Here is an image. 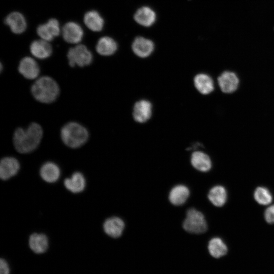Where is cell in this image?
<instances>
[{
  "mask_svg": "<svg viewBox=\"0 0 274 274\" xmlns=\"http://www.w3.org/2000/svg\"><path fill=\"white\" fill-rule=\"evenodd\" d=\"M43 134L41 126L36 122L30 123L26 128H17L14 131L13 141L16 151L26 154L34 151L40 145Z\"/></svg>",
  "mask_w": 274,
  "mask_h": 274,
  "instance_id": "6da1fadb",
  "label": "cell"
},
{
  "mask_svg": "<svg viewBox=\"0 0 274 274\" xmlns=\"http://www.w3.org/2000/svg\"><path fill=\"white\" fill-rule=\"evenodd\" d=\"M33 97L38 101L50 104L58 97L60 89L57 83L49 76H43L38 79L31 87Z\"/></svg>",
  "mask_w": 274,
  "mask_h": 274,
  "instance_id": "7a4b0ae2",
  "label": "cell"
},
{
  "mask_svg": "<svg viewBox=\"0 0 274 274\" xmlns=\"http://www.w3.org/2000/svg\"><path fill=\"white\" fill-rule=\"evenodd\" d=\"M60 136L66 146L75 149L82 146L87 142L89 139V132L81 124L70 122L61 128Z\"/></svg>",
  "mask_w": 274,
  "mask_h": 274,
  "instance_id": "3957f363",
  "label": "cell"
},
{
  "mask_svg": "<svg viewBox=\"0 0 274 274\" xmlns=\"http://www.w3.org/2000/svg\"><path fill=\"white\" fill-rule=\"evenodd\" d=\"M183 227L187 232L195 234L202 233L208 228L207 223L203 214L193 208L187 211Z\"/></svg>",
  "mask_w": 274,
  "mask_h": 274,
  "instance_id": "277c9868",
  "label": "cell"
},
{
  "mask_svg": "<svg viewBox=\"0 0 274 274\" xmlns=\"http://www.w3.org/2000/svg\"><path fill=\"white\" fill-rule=\"evenodd\" d=\"M69 65L74 67H83L90 65L93 61V55L86 46L83 44L71 48L67 53Z\"/></svg>",
  "mask_w": 274,
  "mask_h": 274,
  "instance_id": "5b68a950",
  "label": "cell"
},
{
  "mask_svg": "<svg viewBox=\"0 0 274 274\" xmlns=\"http://www.w3.org/2000/svg\"><path fill=\"white\" fill-rule=\"evenodd\" d=\"M217 82L223 93H232L237 89L239 80L234 72L225 71L218 77Z\"/></svg>",
  "mask_w": 274,
  "mask_h": 274,
  "instance_id": "8992f818",
  "label": "cell"
},
{
  "mask_svg": "<svg viewBox=\"0 0 274 274\" xmlns=\"http://www.w3.org/2000/svg\"><path fill=\"white\" fill-rule=\"evenodd\" d=\"M38 35L45 41L50 42L59 36L60 28L58 21L55 18L50 19L46 23L39 25L37 28Z\"/></svg>",
  "mask_w": 274,
  "mask_h": 274,
  "instance_id": "52a82bcc",
  "label": "cell"
},
{
  "mask_svg": "<svg viewBox=\"0 0 274 274\" xmlns=\"http://www.w3.org/2000/svg\"><path fill=\"white\" fill-rule=\"evenodd\" d=\"M61 32L64 40L71 44L80 43L84 36L82 27L73 21L66 23L62 27Z\"/></svg>",
  "mask_w": 274,
  "mask_h": 274,
  "instance_id": "ba28073f",
  "label": "cell"
},
{
  "mask_svg": "<svg viewBox=\"0 0 274 274\" xmlns=\"http://www.w3.org/2000/svg\"><path fill=\"white\" fill-rule=\"evenodd\" d=\"M131 49L137 56L145 58L150 56L153 52L154 44L149 39L139 36L133 41Z\"/></svg>",
  "mask_w": 274,
  "mask_h": 274,
  "instance_id": "9c48e42d",
  "label": "cell"
},
{
  "mask_svg": "<svg viewBox=\"0 0 274 274\" xmlns=\"http://www.w3.org/2000/svg\"><path fill=\"white\" fill-rule=\"evenodd\" d=\"M20 169V163L13 157L8 156L2 158L0 162V177L7 180L15 176Z\"/></svg>",
  "mask_w": 274,
  "mask_h": 274,
  "instance_id": "30bf717a",
  "label": "cell"
},
{
  "mask_svg": "<svg viewBox=\"0 0 274 274\" xmlns=\"http://www.w3.org/2000/svg\"><path fill=\"white\" fill-rule=\"evenodd\" d=\"M18 71L25 78L34 79L40 74V67L36 61L31 57H23L18 65Z\"/></svg>",
  "mask_w": 274,
  "mask_h": 274,
  "instance_id": "8fae6325",
  "label": "cell"
},
{
  "mask_svg": "<svg viewBox=\"0 0 274 274\" xmlns=\"http://www.w3.org/2000/svg\"><path fill=\"white\" fill-rule=\"evenodd\" d=\"M12 32L21 34L25 31L27 27V22L24 16L20 12H13L9 14L4 20Z\"/></svg>",
  "mask_w": 274,
  "mask_h": 274,
  "instance_id": "7c38bea8",
  "label": "cell"
},
{
  "mask_svg": "<svg viewBox=\"0 0 274 274\" xmlns=\"http://www.w3.org/2000/svg\"><path fill=\"white\" fill-rule=\"evenodd\" d=\"M133 18L138 24L144 27H150L155 22L156 14L150 7L143 6L135 11Z\"/></svg>",
  "mask_w": 274,
  "mask_h": 274,
  "instance_id": "4fadbf2b",
  "label": "cell"
},
{
  "mask_svg": "<svg viewBox=\"0 0 274 274\" xmlns=\"http://www.w3.org/2000/svg\"><path fill=\"white\" fill-rule=\"evenodd\" d=\"M152 106L147 100H140L134 104L133 109V117L134 120L139 123L147 121L152 115Z\"/></svg>",
  "mask_w": 274,
  "mask_h": 274,
  "instance_id": "5bb4252c",
  "label": "cell"
},
{
  "mask_svg": "<svg viewBox=\"0 0 274 274\" xmlns=\"http://www.w3.org/2000/svg\"><path fill=\"white\" fill-rule=\"evenodd\" d=\"M125 227L124 222L118 217L107 219L103 224L105 232L110 237L117 238L120 236Z\"/></svg>",
  "mask_w": 274,
  "mask_h": 274,
  "instance_id": "9a60e30c",
  "label": "cell"
},
{
  "mask_svg": "<svg viewBox=\"0 0 274 274\" xmlns=\"http://www.w3.org/2000/svg\"><path fill=\"white\" fill-rule=\"evenodd\" d=\"M31 54L35 57L44 59L49 57L52 53V48L49 42L44 40L33 41L29 47Z\"/></svg>",
  "mask_w": 274,
  "mask_h": 274,
  "instance_id": "2e32d148",
  "label": "cell"
},
{
  "mask_svg": "<svg viewBox=\"0 0 274 274\" xmlns=\"http://www.w3.org/2000/svg\"><path fill=\"white\" fill-rule=\"evenodd\" d=\"M64 187L73 193H78L83 191L86 186V180L84 175L80 172H76L71 177L64 179Z\"/></svg>",
  "mask_w": 274,
  "mask_h": 274,
  "instance_id": "e0dca14e",
  "label": "cell"
},
{
  "mask_svg": "<svg viewBox=\"0 0 274 274\" xmlns=\"http://www.w3.org/2000/svg\"><path fill=\"white\" fill-rule=\"evenodd\" d=\"M41 178L47 183H54L59 178L60 169L54 162H47L44 163L40 170Z\"/></svg>",
  "mask_w": 274,
  "mask_h": 274,
  "instance_id": "ac0fdd59",
  "label": "cell"
},
{
  "mask_svg": "<svg viewBox=\"0 0 274 274\" xmlns=\"http://www.w3.org/2000/svg\"><path fill=\"white\" fill-rule=\"evenodd\" d=\"M83 21L87 27L94 32L102 30L105 24L102 17L95 10L87 12L84 16Z\"/></svg>",
  "mask_w": 274,
  "mask_h": 274,
  "instance_id": "d6986e66",
  "label": "cell"
},
{
  "mask_svg": "<svg viewBox=\"0 0 274 274\" xmlns=\"http://www.w3.org/2000/svg\"><path fill=\"white\" fill-rule=\"evenodd\" d=\"M193 82L196 89L202 94L207 95L214 90V81L208 74L200 73L196 75Z\"/></svg>",
  "mask_w": 274,
  "mask_h": 274,
  "instance_id": "ffe728a7",
  "label": "cell"
},
{
  "mask_svg": "<svg viewBox=\"0 0 274 274\" xmlns=\"http://www.w3.org/2000/svg\"><path fill=\"white\" fill-rule=\"evenodd\" d=\"M28 244L30 249L34 253L42 254L48 249L49 241L45 234L33 233L29 237Z\"/></svg>",
  "mask_w": 274,
  "mask_h": 274,
  "instance_id": "44dd1931",
  "label": "cell"
},
{
  "mask_svg": "<svg viewBox=\"0 0 274 274\" xmlns=\"http://www.w3.org/2000/svg\"><path fill=\"white\" fill-rule=\"evenodd\" d=\"M117 42L111 37L105 36L100 38L97 41L95 49L96 52L102 56H110L117 51Z\"/></svg>",
  "mask_w": 274,
  "mask_h": 274,
  "instance_id": "7402d4cb",
  "label": "cell"
},
{
  "mask_svg": "<svg viewBox=\"0 0 274 274\" xmlns=\"http://www.w3.org/2000/svg\"><path fill=\"white\" fill-rule=\"evenodd\" d=\"M192 165L197 170L202 172L210 170L212 167V161L210 157L201 151H195L191 157Z\"/></svg>",
  "mask_w": 274,
  "mask_h": 274,
  "instance_id": "603a6c76",
  "label": "cell"
},
{
  "mask_svg": "<svg viewBox=\"0 0 274 274\" xmlns=\"http://www.w3.org/2000/svg\"><path fill=\"white\" fill-rule=\"evenodd\" d=\"M189 195L188 188L185 186L179 185L172 189L169 194L168 199L173 204L180 206L186 201Z\"/></svg>",
  "mask_w": 274,
  "mask_h": 274,
  "instance_id": "cb8c5ba5",
  "label": "cell"
},
{
  "mask_svg": "<svg viewBox=\"0 0 274 274\" xmlns=\"http://www.w3.org/2000/svg\"><path fill=\"white\" fill-rule=\"evenodd\" d=\"M208 197L211 202L215 206L222 207L227 201L226 190L222 186H214L209 191Z\"/></svg>",
  "mask_w": 274,
  "mask_h": 274,
  "instance_id": "d4e9b609",
  "label": "cell"
},
{
  "mask_svg": "<svg viewBox=\"0 0 274 274\" xmlns=\"http://www.w3.org/2000/svg\"><path fill=\"white\" fill-rule=\"evenodd\" d=\"M208 248L210 255L216 258L225 255L228 252L226 245L221 238L218 237L211 239Z\"/></svg>",
  "mask_w": 274,
  "mask_h": 274,
  "instance_id": "484cf974",
  "label": "cell"
},
{
  "mask_svg": "<svg viewBox=\"0 0 274 274\" xmlns=\"http://www.w3.org/2000/svg\"><path fill=\"white\" fill-rule=\"evenodd\" d=\"M255 200L261 205H267L272 201V196L270 191L264 187H258L254 193Z\"/></svg>",
  "mask_w": 274,
  "mask_h": 274,
  "instance_id": "4316f807",
  "label": "cell"
},
{
  "mask_svg": "<svg viewBox=\"0 0 274 274\" xmlns=\"http://www.w3.org/2000/svg\"><path fill=\"white\" fill-rule=\"evenodd\" d=\"M265 221L269 224L274 223V204L268 207L264 212Z\"/></svg>",
  "mask_w": 274,
  "mask_h": 274,
  "instance_id": "83f0119b",
  "label": "cell"
},
{
  "mask_svg": "<svg viewBox=\"0 0 274 274\" xmlns=\"http://www.w3.org/2000/svg\"><path fill=\"white\" fill-rule=\"evenodd\" d=\"M10 267L7 261L3 258L0 260V274H10Z\"/></svg>",
  "mask_w": 274,
  "mask_h": 274,
  "instance_id": "f1b7e54d",
  "label": "cell"
}]
</instances>
